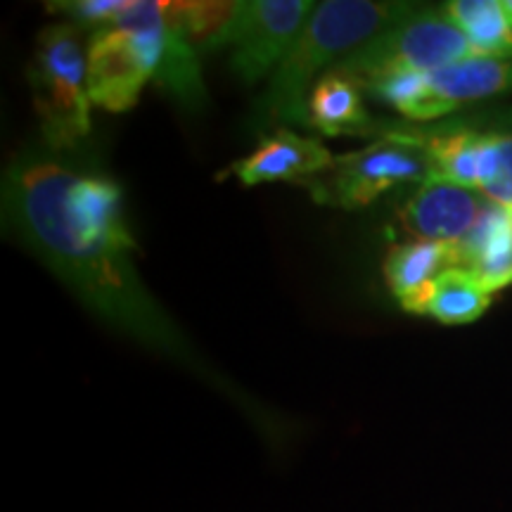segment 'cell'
Returning a JSON list of instances; mask_svg holds the SVG:
<instances>
[{"label":"cell","instance_id":"6da1fadb","mask_svg":"<svg viewBox=\"0 0 512 512\" xmlns=\"http://www.w3.org/2000/svg\"><path fill=\"white\" fill-rule=\"evenodd\" d=\"M3 223L102 323L240 399L140 278L117 181L27 145L3 174Z\"/></svg>","mask_w":512,"mask_h":512},{"label":"cell","instance_id":"7a4b0ae2","mask_svg":"<svg viewBox=\"0 0 512 512\" xmlns=\"http://www.w3.org/2000/svg\"><path fill=\"white\" fill-rule=\"evenodd\" d=\"M413 3L394 0H325L318 3L297 41L280 67L268 79V86L256 110L266 124H309V86L320 79V69L335 64L380 36L382 31L396 27L403 19L415 15Z\"/></svg>","mask_w":512,"mask_h":512},{"label":"cell","instance_id":"3957f363","mask_svg":"<svg viewBox=\"0 0 512 512\" xmlns=\"http://www.w3.org/2000/svg\"><path fill=\"white\" fill-rule=\"evenodd\" d=\"M166 0H133L112 24L93 31L88 46V95L100 110L121 114L138 105L164 55Z\"/></svg>","mask_w":512,"mask_h":512},{"label":"cell","instance_id":"277c9868","mask_svg":"<svg viewBox=\"0 0 512 512\" xmlns=\"http://www.w3.org/2000/svg\"><path fill=\"white\" fill-rule=\"evenodd\" d=\"M29 83L48 150L60 155L88 138L93 102L88 95V50L83 48L81 27L53 24L38 34Z\"/></svg>","mask_w":512,"mask_h":512},{"label":"cell","instance_id":"5b68a950","mask_svg":"<svg viewBox=\"0 0 512 512\" xmlns=\"http://www.w3.org/2000/svg\"><path fill=\"white\" fill-rule=\"evenodd\" d=\"M403 133L430 159L432 176L482 192L512 209V114L489 126L453 121L444 126L403 124Z\"/></svg>","mask_w":512,"mask_h":512},{"label":"cell","instance_id":"8992f818","mask_svg":"<svg viewBox=\"0 0 512 512\" xmlns=\"http://www.w3.org/2000/svg\"><path fill=\"white\" fill-rule=\"evenodd\" d=\"M477 55L458 24L446 10H418L396 27L370 38L354 53L342 57L335 69H342L361 83H370L408 72H432L444 64Z\"/></svg>","mask_w":512,"mask_h":512},{"label":"cell","instance_id":"52a82bcc","mask_svg":"<svg viewBox=\"0 0 512 512\" xmlns=\"http://www.w3.org/2000/svg\"><path fill=\"white\" fill-rule=\"evenodd\" d=\"M512 88V57L472 55L432 72H408L366 88L399 110L408 121L425 124L446 117L467 102L494 98Z\"/></svg>","mask_w":512,"mask_h":512},{"label":"cell","instance_id":"ba28073f","mask_svg":"<svg viewBox=\"0 0 512 512\" xmlns=\"http://www.w3.org/2000/svg\"><path fill=\"white\" fill-rule=\"evenodd\" d=\"M380 138L361 150L335 157L325 176L309 181L313 200L339 209H363L384 192L403 183H422L432 176L430 159L411 138H406L394 121L375 128Z\"/></svg>","mask_w":512,"mask_h":512},{"label":"cell","instance_id":"9c48e42d","mask_svg":"<svg viewBox=\"0 0 512 512\" xmlns=\"http://www.w3.org/2000/svg\"><path fill=\"white\" fill-rule=\"evenodd\" d=\"M313 10L311 0H238L211 53L230 50V69L247 86L266 79L290 53Z\"/></svg>","mask_w":512,"mask_h":512},{"label":"cell","instance_id":"30bf717a","mask_svg":"<svg viewBox=\"0 0 512 512\" xmlns=\"http://www.w3.org/2000/svg\"><path fill=\"white\" fill-rule=\"evenodd\" d=\"M489 200L482 192L465 188L439 176H427L418 183L411 200L399 211L401 226L415 235V240L444 242L460 247L477 228Z\"/></svg>","mask_w":512,"mask_h":512},{"label":"cell","instance_id":"8fae6325","mask_svg":"<svg viewBox=\"0 0 512 512\" xmlns=\"http://www.w3.org/2000/svg\"><path fill=\"white\" fill-rule=\"evenodd\" d=\"M335 157L316 138L299 136L290 128L278 126L252 155L230 166L242 185L259 183H309L332 169Z\"/></svg>","mask_w":512,"mask_h":512},{"label":"cell","instance_id":"7c38bea8","mask_svg":"<svg viewBox=\"0 0 512 512\" xmlns=\"http://www.w3.org/2000/svg\"><path fill=\"white\" fill-rule=\"evenodd\" d=\"M453 266L456 247L432 240H408L389 249L384 259V278L403 309L422 316L430 306L437 278Z\"/></svg>","mask_w":512,"mask_h":512},{"label":"cell","instance_id":"4fadbf2b","mask_svg":"<svg viewBox=\"0 0 512 512\" xmlns=\"http://www.w3.org/2000/svg\"><path fill=\"white\" fill-rule=\"evenodd\" d=\"M363 86L342 69H328L313 83L309 95V124L328 138L370 136L375 124L363 105Z\"/></svg>","mask_w":512,"mask_h":512},{"label":"cell","instance_id":"5bb4252c","mask_svg":"<svg viewBox=\"0 0 512 512\" xmlns=\"http://www.w3.org/2000/svg\"><path fill=\"white\" fill-rule=\"evenodd\" d=\"M456 266L477 275L494 294L512 285V209L489 202L470 238L456 247Z\"/></svg>","mask_w":512,"mask_h":512},{"label":"cell","instance_id":"9a60e30c","mask_svg":"<svg viewBox=\"0 0 512 512\" xmlns=\"http://www.w3.org/2000/svg\"><path fill=\"white\" fill-rule=\"evenodd\" d=\"M157 83L188 110H200L207 105L200 50L185 38L181 24L176 22L174 12H171L169 0L164 5V55L157 72Z\"/></svg>","mask_w":512,"mask_h":512},{"label":"cell","instance_id":"2e32d148","mask_svg":"<svg viewBox=\"0 0 512 512\" xmlns=\"http://www.w3.org/2000/svg\"><path fill=\"white\" fill-rule=\"evenodd\" d=\"M446 12L477 55L512 57V24L501 0H453Z\"/></svg>","mask_w":512,"mask_h":512},{"label":"cell","instance_id":"e0dca14e","mask_svg":"<svg viewBox=\"0 0 512 512\" xmlns=\"http://www.w3.org/2000/svg\"><path fill=\"white\" fill-rule=\"evenodd\" d=\"M494 292L477 275L465 268H446L434 283V292L427 306V316L446 325H465L482 318L491 306Z\"/></svg>","mask_w":512,"mask_h":512},{"label":"cell","instance_id":"ac0fdd59","mask_svg":"<svg viewBox=\"0 0 512 512\" xmlns=\"http://www.w3.org/2000/svg\"><path fill=\"white\" fill-rule=\"evenodd\" d=\"M131 3L133 0H53V3H46V10L72 17L76 27H93L98 31L124 15Z\"/></svg>","mask_w":512,"mask_h":512},{"label":"cell","instance_id":"d6986e66","mask_svg":"<svg viewBox=\"0 0 512 512\" xmlns=\"http://www.w3.org/2000/svg\"><path fill=\"white\" fill-rule=\"evenodd\" d=\"M501 3H503V10H505V15H508L510 24H512V0H501Z\"/></svg>","mask_w":512,"mask_h":512}]
</instances>
